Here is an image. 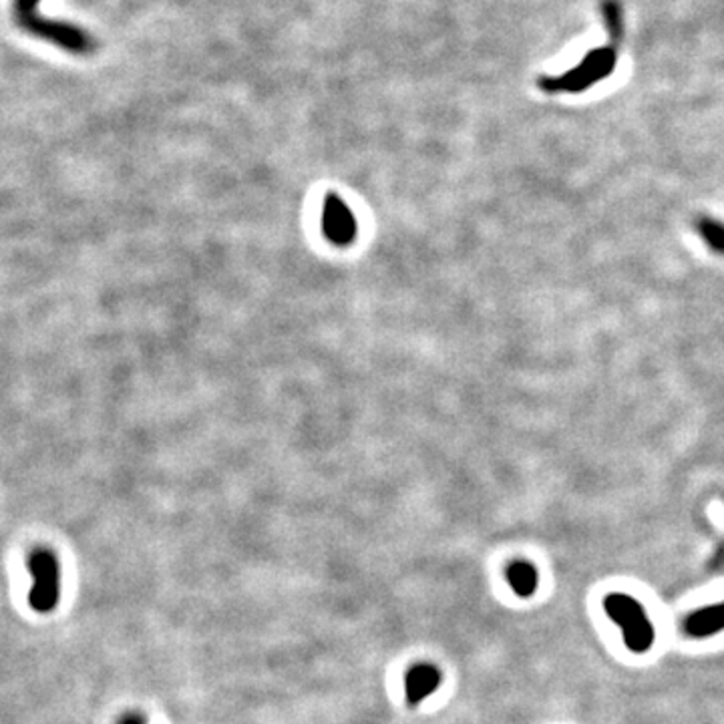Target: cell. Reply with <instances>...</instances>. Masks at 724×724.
<instances>
[{
    "mask_svg": "<svg viewBox=\"0 0 724 724\" xmlns=\"http://www.w3.org/2000/svg\"><path fill=\"white\" fill-rule=\"evenodd\" d=\"M724 630V601L700 608L684 622V632L692 638H710Z\"/></svg>",
    "mask_w": 724,
    "mask_h": 724,
    "instance_id": "7",
    "label": "cell"
},
{
    "mask_svg": "<svg viewBox=\"0 0 724 724\" xmlns=\"http://www.w3.org/2000/svg\"><path fill=\"white\" fill-rule=\"evenodd\" d=\"M119 724H145V722L141 720L139 717H134V714H131V717H124V719H121Z\"/></svg>",
    "mask_w": 724,
    "mask_h": 724,
    "instance_id": "11",
    "label": "cell"
},
{
    "mask_svg": "<svg viewBox=\"0 0 724 724\" xmlns=\"http://www.w3.org/2000/svg\"><path fill=\"white\" fill-rule=\"evenodd\" d=\"M604 610L622 630L624 644L630 652L644 654L650 650L654 644V626L640 601L622 591H614L606 596Z\"/></svg>",
    "mask_w": 724,
    "mask_h": 724,
    "instance_id": "3",
    "label": "cell"
},
{
    "mask_svg": "<svg viewBox=\"0 0 724 724\" xmlns=\"http://www.w3.org/2000/svg\"><path fill=\"white\" fill-rule=\"evenodd\" d=\"M507 581H510V586L517 596L531 598L535 594V590H538L540 576L533 563L525 560H517L507 568Z\"/></svg>",
    "mask_w": 724,
    "mask_h": 724,
    "instance_id": "8",
    "label": "cell"
},
{
    "mask_svg": "<svg viewBox=\"0 0 724 724\" xmlns=\"http://www.w3.org/2000/svg\"><path fill=\"white\" fill-rule=\"evenodd\" d=\"M322 230L324 236L336 246H349L356 238V232H359L351 208L334 193L328 195L324 202Z\"/></svg>",
    "mask_w": 724,
    "mask_h": 724,
    "instance_id": "5",
    "label": "cell"
},
{
    "mask_svg": "<svg viewBox=\"0 0 724 724\" xmlns=\"http://www.w3.org/2000/svg\"><path fill=\"white\" fill-rule=\"evenodd\" d=\"M443 676L441 670L432 664H417L404 676V694L411 707H417L422 700H427L435 692Z\"/></svg>",
    "mask_w": 724,
    "mask_h": 724,
    "instance_id": "6",
    "label": "cell"
},
{
    "mask_svg": "<svg viewBox=\"0 0 724 724\" xmlns=\"http://www.w3.org/2000/svg\"><path fill=\"white\" fill-rule=\"evenodd\" d=\"M601 16H604L610 41H612V45H618L624 36V15L618 0H601Z\"/></svg>",
    "mask_w": 724,
    "mask_h": 724,
    "instance_id": "9",
    "label": "cell"
},
{
    "mask_svg": "<svg viewBox=\"0 0 724 724\" xmlns=\"http://www.w3.org/2000/svg\"><path fill=\"white\" fill-rule=\"evenodd\" d=\"M697 230L714 252L724 253V223L712 220V218H700L697 223Z\"/></svg>",
    "mask_w": 724,
    "mask_h": 724,
    "instance_id": "10",
    "label": "cell"
},
{
    "mask_svg": "<svg viewBox=\"0 0 724 724\" xmlns=\"http://www.w3.org/2000/svg\"><path fill=\"white\" fill-rule=\"evenodd\" d=\"M618 63V45H604L598 49H591L576 67L556 74V77H540L538 84L548 95H578L594 87L600 81H604L616 71Z\"/></svg>",
    "mask_w": 724,
    "mask_h": 724,
    "instance_id": "2",
    "label": "cell"
},
{
    "mask_svg": "<svg viewBox=\"0 0 724 724\" xmlns=\"http://www.w3.org/2000/svg\"><path fill=\"white\" fill-rule=\"evenodd\" d=\"M39 3L41 0H15L13 13L18 26L25 28L28 35L39 36V39L49 41L73 55H91L95 51V41L91 39L87 31L69 23L46 21L39 15Z\"/></svg>",
    "mask_w": 724,
    "mask_h": 724,
    "instance_id": "1",
    "label": "cell"
},
{
    "mask_svg": "<svg viewBox=\"0 0 724 724\" xmlns=\"http://www.w3.org/2000/svg\"><path fill=\"white\" fill-rule=\"evenodd\" d=\"M28 571L33 588L28 591V604L39 614H49L59 604V561L49 550H35L28 556Z\"/></svg>",
    "mask_w": 724,
    "mask_h": 724,
    "instance_id": "4",
    "label": "cell"
}]
</instances>
